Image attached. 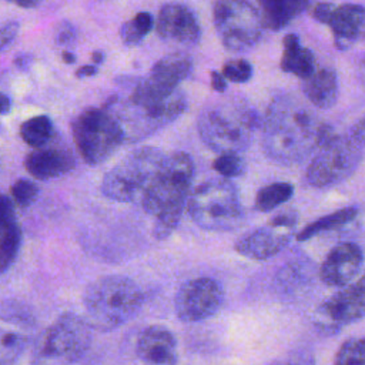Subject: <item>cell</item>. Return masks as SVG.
<instances>
[{"instance_id":"1","label":"cell","mask_w":365,"mask_h":365,"mask_svg":"<svg viewBox=\"0 0 365 365\" xmlns=\"http://www.w3.org/2000/svg\"><path fill=\"white\" fill-rule=\"evenodd\" d=\"M262 148L275 163L292 165L304 161L334 135L331 127L292 96H278L262 120Z\"/></svg>"},{"instance_id":"2","label":"cell","mask_w":365,"mask_h":365,"mask_svg":"<svg viewBox=\"0 0 365 365\" xmlns=\"http://www.w3.org/2000/svg\"><path fill=\"white\" fill-rule=\"evenodd\" d=\"M194 177V163L190 154L175 151L164 157L154 180L141 198V205L154 218V235L167 238L177 228Z\"/></svg>"},{"instance_id":"3","label":"cell","mask_w":365,"mask_h":365,"mask_svg":"<svg viewBox=\"0 0 365 365\" xmlns=\"http://www.w3.org/2000/svg\"><path fill=\"white\" fill-rule=\"evenodd\" d=\"M259 124L252 106L238 97L212 103L198 115V134L220 154H238L250 147Z\"/></svg>"},{"instance_id":"4","label":"cell","mask_w":365,"mask_h":365,"mask_svg":"<svg viewBox=\"0 0 365 365\" xmlns=\"http://www.w3.org/2000/svg\"><path fill=\"white\" fill-rule=\"evenodd\" d=\"M143 301L140 287L128 277H101L84 291V319L93 329L113 331L134 318Z\"/></svg>"},{"instance_id":"5","label":"cell","mask_w":365,"mask_h":365,"mask_svg":"<svg viewBox=\"0 0 365 365\" xmlns=\"http://www.w3.org/2000/svg\"><path fill=\"white\" fill-rule=\"evenodd\" d=\"M187 211L194 224L207 231H231L244 218L238 191L224 178L197 185L188 195Z\"/></svg>"},{"instance_id":"6","label":"cell","mask_w":365,"mask_h":365,"mask_svg":"<svg viewBox=\"0 0 365 365\" xmlns=\"http://www.w3.org/2000/svg\"><path fill=\"white\" fill-rule=\"evenodd\" d=\"M91 327L73 312L61 314L38 336L33 349L31 365H73L91 345Z\"/></svg>"},{"instance_id":"7","label":"cell","mask_w":365,"mask_h":365,"mask_svg":"<svg viewBox=\"0 0 365 365\" xmlns=\"http://www.w3.org/2000/svg\"><path fill=\"white\" fill-rule=\"evenodd\" d=\"M164 157L165 154L155 147L134 150L106 173L101 182L103 194L118 202L141 201Z\"/></svg>"},{"instance_id":"8","label":"cell","mask_w":365,"mask_h":365,"mask_svg":"<svg viewBox=\"0 0 365 365\" xmlns=\"http://www.w3.org/2000/svg\"><path fill=\"white\" fill-rule=\"evenodd\" d=\"M71 130L78 154L90 165L104 163L125 140L121 123L108 108H84Z\"/></svg>"},{"instance_id":"9","label":"cell","mask_w":365,"mask_h":365,"mask_svg":"<svg viewBox=\"0 0 365 365\" xmlns=\"http://www.w3.org/2000/svg\"><path fill=\"white\" fill-rule=\"evenodd\" d=\"M214 26L227 50L248 51L262 36L264 21L259 10L247 0H217L214 4Z\"/></svg>"},{"instance_id":"10","label":"cell","mask_w":365,"mask_h":365,"mask_svg":"<svg viewBox=\"0 0 365 365\" xmlns=\"http://www.w3.org/2000/svg\"><path fill=\"white\" fill-rule=\"evenodd\" d=\"M362 160V147L349 135H332L319 148L307 168V181L317 188L346 180Z\"/></svg>"},{"instance_id":"11","label":"cell","mask_w":365,"mask_h":365,"mask_svg":"<svg viewBox=\"0 0 365 365\" xmlns=\"http://www.w3.org/2000/svg\"><path fill=\"white\" fill-rule=\"evenodd\" d=\"M297 222V211H279L268 221L267 225L242 235L235 242V251L248 259H268L288 245Z\"/></svg>"},{"instance_id":"12","label":"cell","mask_w":365,"mask_h":365,"mask_svg":"<svg viewBox=\"0 0 365 365\" xmlns=\"http://www.w3.org/2000/svg\"><path fill=\"white\" fill-rule=\"evenodd\" d=\"M362 317H365V274L318 305L312 319L321 332L334 334Z\"/></svg>"},{"instance_id":"13","label":"cell","mask_w":365,"mask_h":365,"mask_svg":"<svg viewBox=\"0 0 365 365\" xmlns=\"http://www.w3.org/2000/svg\"><path fill=\"white\" fill-rule=\"evenodd\" d=\"M224 289L218 281L200 277L185 281L175 294V314L184 322L204 321L218 312Z\"/></svg>"},{"instance_id":"14","label":"cell","mask_w":365,"mask_h":365,"mask_svg":"<svg viewBox=\"0 0 365 365\" xmlns=\"http://www.w3.org/2000/svg\"><path fill=\"white\" fill-rule=\"evenodd\" d=\"M155 30L163 40L194 46L201 37V27L194 11L182 3H165L157 16Z\"/></svg>"},{"instance_id":"15","label":"cell","mask_w":365,"mask_h":365,"mask_svg":"<svg viewBox=\"0 0 365 365\" xmlns=\"http://www.w3.org/2000/svg\"><path fill=\"white\" fill-rule=\"evenodd\" d=\"M364 252L355 242H341L325 257L319 277L328 287L342 288L354 279L362 267Z\"/></svg>"},{"instance_id":"16","label":"cell","mask_w":365,"mask_h":365,"mask_svg":"<svg viewBox=\"0 0 365 365\" xmlns=\"http://www.w3.org/2000/svg\"><path fill=\"white\" fill-rule=\"evenodd\" d=\"M191 71L192 58L187 53L175 51L160 58L143 81L157 94L173 96L178 91V84L184 81Z\"/></svg>"},{"instance_id":"17","label":"cell","mask_w":365,"mask_h":365,"mask_svg":"<svg viewBox=\"0 0 365 365\" xmlns=\"http://www.w3.org/2000/svg\"><path fill=\"white\" fill-rule=\"evenodd\" d=\"M26 170L37 180H51L70 173L76 167L73 151L60 144H47L27 154Z\"/></svg>"},{"instance_id":"18","label":"cell","mask_w":365,"mask_h":365,"mask_svg":"<svg viewBox=\"0 0 365 365\" xmlns=\"http://www.w3.org/2000/svg\"><path fill=\"white\" fill-rule=\"evenodd\" d=\"M137 356L143 365H177V339L161 325H150L137 339Z\"/></svg>"},{"instance_id":"19","label":"cell","mask_w":365,"mask_h":365,"mask_svg":"<svg viewBox=\"0 0 365 365\" xmlns=\"http://www.w3.org/2000/svg\"><path fill=\"white\" fill-rule=\"evenodd\" d=\"M338 50H345L359 37H365V7L361 4L334 6L327 21Z\"/></svg>"},{"instance_id":"20","label":"cell","mask_w":365,"mask_h":365,"mask_svg":"<svg viewBox=\"0 0 365 365\" xmlns=\"http://www.w3.org/2000/svg\"><path fill=\"white\" fill-rule=\"evenodd\" d=\"M302 93L318 108L334 107L339 94L335 71L328 67L315 70L312 76L302 80Z\"/></svg>"},{"instance_id":"21","label":"cell","mask_w":365,"mask_h":365,"mask_svg":"<svg viewBox=\"0 0 365 365\" xmlns=\"http://www.w3.org/2000/svg\"><path fill=\"white\" fill-rule=\"evenodd\" d=\"M284 51L281 57V68L285 73L295 74L302 80L308 78L315 71L314 53L301 46L297 34H287L282 41Z\"/></svg>"},{"instance_id":"22","label":"cell","mask_w":365,"mask_h":365,"mask_svg":"<svg viewBox=\"0 0 365 365\" xmlns=\"http://www.w3.org/2000/svg\"><path fill=\"white\" fill-rule=\"evenodd\" d=\"M264 26L269 30H281L299 16L311 0H257Z\"/></svg>"},{"instance_id":"23","label":"cell","mask_w":365,"mask_h":365,"mask_svg":"<svg viewBox=\"0 0 365 365\" xmlns=\"http://www.w3.org/2000/svg\"><path fill=\"white\" fill-rule=\"evenodd\" d=\"M358 215V208L356 207H345L341 208L332 214L324 215L315 221H312L311 224H308L307 227H304L298 234H297V240L298 241H307L321 232L325 231H331L335 228H339L351 221H354Z\"/></svg>"},{"instance_id":"24","label":"cell","mask_w":365,"mask_h":365,"mask_svg":"<svg viewBox=\"0 0 365 365\" xmlns=\"http://www.w3.org/2000/svg\"><path fill=\"white\" fill-rule=\"evenodd\" d=\"M20 137L34 148L47 145L53 137V123L47 115H36L20 125Z\"/></svg>"},{"instance_id":"25","label":"cell","mask_w":365,"mask_h":365,"mask_svg":"<svg viewBox=\"0 0 365 365\" xmlns=\"http://www.w3.org/2000/svg\"><path fill=\"white\" fill-rule=\"evenodd\" d=\"M294 194V187L288 182H272L259 188L255 197V208L268 212L287 202Z\"/></svg>"},{"instance_id":"26","label":"cell","mask_w":365,"mask_h":365,"mask_svg":"<svg viewBox=\"0 0 365 365\" xmlns=\"http://www.w3.org/2000/svg\"><path fill=\"white\" fill-rule=\"evenodd\" d=\"M154 17L147 13L141 11L137 13L133 19L125 21L120 29V36L124 44L135 46L138 44L153 29H154Z\"/></svg>"},{"instance_id":"27","label":"cell","mask_w":365,"mask_h":365,"mask_svg":"<svg viewBox=\"0 0 365 365\" xmlns=\"http://www.w3.org/2000/svg\"><path fill=\"white\" fill-rule=\"evenodd\" d=\"M334 365H365V336L346 339L336 351Z\"/></svg>"},{"instance_id":"28","label":"cell","mask_w":365,"mask_h":365,"mask_svg":"<svg viewBox=\"0 0 365 365\" xmlns=\"http://www.w3.org/2000/svg\"><path fill=\"white\" fill-rule=\"evenodd\" d=\"M21 244V230L16 227L1 242H0V275L6 272L14 262Z\"/></svg>"},{"instance_id":"29","label":"cell","mask_w":365,"mask_h":365,"mask_svg":"<svg viewBox=\"0 0 365 365\" xmlns=\"http://www.w3.org/2000/svg\"><path fill=\"white\" fill-rule=\"evenodd\" d=\"M212 167L225 178L240 177L245 173V161L240 154H220L214 160Z\"/></svg>"},{"instance_id":"30","label":"cell","mask_w":365,"mask_h":365,"mask_svg":"<svg viewBox=\"0 0 365 365\" xmlns=\"http://www.w3.org/2000/svg\"><path fill=\"white\" fill-rule=\"evenodd\" d=\"M10 191H11V197H13L14 202L23 208L31 205L36 201V198L38 197V187L27 178L17 180L11 185Z\"/></svg>"},{"instance_id":"31","label":"cell","mask_w":365,"mask_h":365,"mask_svg":"<svg viewBox=\"0 0 365 365\" xmlns=\"http://www.w3.org/2000/svg\"><path fill=\"white\" fill-rule=\"evenodd\" d=\"M222 76L232 83H245L252 77V66L242 58L230 60L222 66Z\"/></svg>"},{"instance_id":"32","label":"cell","mask_w":365,"mask_h":365,"mask_svg":"<svg viewBox=\"0 0 365 365\" xmlns=\"http://www.w3.org/2000/svg\"><path fill=\"white\" fill-rule=\"evenodd\" d=\"M19 227L14 212L13 201L4 195L0 194V242L16 228Z\"/></svg>"},{"instance_id":"33","label":"cell","mask_w":365,"mask_h":365,"mask_svg":"<svg viewBox=\"0 0 365 365\" xmlns=\"http://www.w3.org/2000/svg\"><path fill=\"white\" fill-rule=\"evenodd\" d=\"M19 33V23L10 21L0 26V51L9 47Z\"/></svg>"},{"instance_id":"34","label":"cell","mask_w":365,"mask_h":365,"mask_svg":"<svg viewBox=\"0 0 365 365\" xmlns=\"http://www.w3.org/2000/svg\"><path fill=\"white\" fill-rule=\"evenodd\" d=\"M268 365H315V361H314V356L311 354L297 352V354H292L288 358L271 362Z\"/></svg>"},{"instance_id":"35","label":"cell","mask_w":365,"mask_h":365,"mask_svg":"<svg viewBox=\"0 0 365 365\" xmlns=\"http://www.w3.org/2000/svg\"><path fill=\"white\" fill-rule=\"evenodd\" d=\"M74 40H76V30H74V27L70 23L63 21L57 27V31H56V41H57V44L67 46V44H73Z\"/></svg>"},{"instance_id":"36","label":"cell","mask_w":365,"mask_h":365,"mask_svg":"<svg viewBox=\"0 0 365 365\" xmlns=\"http://www.w3.org/2000/svg\"><path fill=\"white\" fill-rule=\"evenodd\" d=\"M332 9H334V4L331 3H319L314 7L312 10V17L314 20L322 23V24H327L331 13H332Z\"/></svg>"},{"instance_id":"37","label":"cell","mask_w":365,"mask_h":365,"mask_svg":"<svg viewBox=\"0 0 365 365\" xmlns=\"http://www.w3.org/2000/svg\"><path fill=\"white\" fill-rule=\"evenodd\" d=\"M351 137L361 145L365 147V115L359 118L351 128Z\"/></svg>"},{"instance_id":"38","label":"cell","mask_w":365,"mask_h":365,"mask_svg":"<svg viewBox=\"0 0 365 365\" xmlns=\"http://www.w3.org/2000/svg\"><path fill=\"white\" fill-rule=\"evenodd\" d=\"M211 86L217 93H224L225 91L227 83H225V77L222 76V73L211 71Z\"/></svg>"},{"instance_id":"39","label":"cell","mask_w":365,"mask_h":365,"mask_svg":"<svg viewBox=\"0 0 365 365\" xmlns=\"http://www.w3.org/2000/svg\"><path fill=\"white\" fill-rule=\"evenodd\" d=\"M97 74V66L94 64H87V66H81L77 71L76 76L78 78H84V77H93Z\"/></svg>"},{"instance_id":"40","label":"cell","mask_w":365,"mask_h":365,"mask_svg":"<svg viewBox=\"0 0 365 365\" xmlns=\"http://www.w3.org/2000/svg\"><path fill=\"white\" fill-rule=\"evenodd\" d=\"M31 56L30 54H27V53H24V54H20V56H17L16 58H14V64L19 67V68H21V70H27L29 67H30V64H31Z\"/></svg>"},{"instance_id":"41","label":"cell","mask_w":365,"mask_h":365,"mask_svg":"<svg viewBox=\"0 0 365 365\" xmlns=\"http://www.w3.org/2000/svg\"><path fill=\"white\" fill-rule=\"evenodd\" d=\"M9 1L13 4H17L19 7H24V9H31L41 3V0H9Z\"/></svg>"},{"instance_id":"42","label":"cell","mask_w":365,"mask_h":365,"mask_svg":"<svg viewBox=\"0 0 365 365\" xmlns=\"http://www.w3.org/2000/svg\"><path fill=\"white\" fill-rule=\"evenodd\" d=\"M10 107H11L10 98H9L6 94L0 93V114L9 113V111H10Z\"/></svg>"},{"instance_id":"43","label":"cell","mask_w":365,"mask_h":365,"mask_svg":"<svg viewBox=\"0 0 365 365\" xmlns=\"http://www.w3.org/2000/svg\"><path fill=\"white\" fill-rule=\"evenodd\" d=\"M104 58H106V56H104V53H103L101 50L93 51V54H91V63H93L94 66H100V64H103Z\"/></svg>"},{"instance_id":"44","label":"cell","mask_w":365,"mask_h":365,"mask_svg":"<svg viewBox=\"0 0 365 365\" xmlns=\"http://www.w3.org/2000/svg\"><path fill=\"white\" fill-rule=\"evenodd\" d=\"M61 58H63L67 64H73V63L76 61V54L71 53V51H63Z\"/></svg>"}]
</instances>
